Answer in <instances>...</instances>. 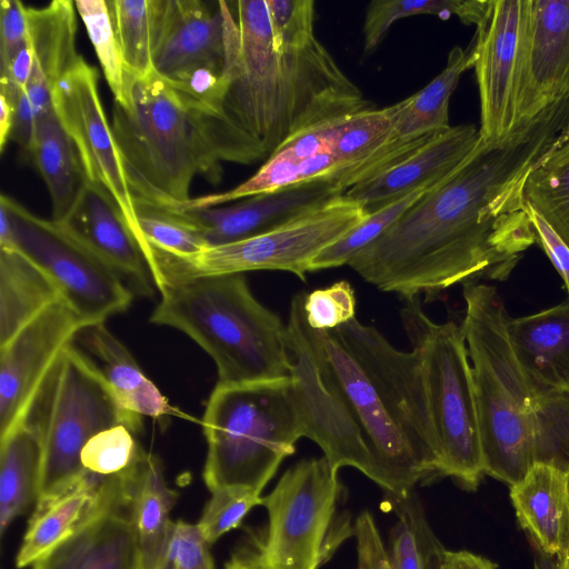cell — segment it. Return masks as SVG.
I'll list each match as a JSON object with an SVG mask.
<instances>
[{"instance_id":"obj_2","label":"cell","mask_w":569,"mask_h":569,"mask_svg":"<svg viewBox=\"0 0 569 569\" xmlns=\"http://www.w3.org/2000/svg\"><path fill=\"white\" fill-rule=\"evenodd\" d=\"M305 292L286 325L290 376L301 391L307 438L337 470L350 466L387 493L403 496L440 475V453L419 355L392 347L355 317L311 328Z\"/></svg>"},{"instance_id":"obj_15","label":"cell","mask_w":569,"mask_h":569,"mask_svg":"<svg viewBox=\"0 0 569 569\" xmlns=\"http://www.w3.org/2000/svg\"><path fill=\"white\" fill-rule=\"evenodd\" d=\"M136 468L103 478L83 470L80 475L37 499L16 566L37 563L103 515L129 508Z\"/></svg>"},{"instance_id":"obj_11","label":"cell","mask_w":569,"mask_h":569,"mask_svg":"<svg viewBox=\"0 0 569 569\" xmlns=\"http://www.w3.org/2000/svg\"><path fill=\"white\" fill-rule=\"evenodd\" d=\"M340 492L338 470L325 457L303 459L288 469L263 497L269 515L264 545L253 555L257 569H317L347 536L333 528Z\"/></svg>"},{"instance_id":"obj_13","label":"cell","mask_w":569,"mask_h":569,"mask_svg":"<svg viewBox=\"0 0 569 569\" xmlns=\"http://www.w3.org/2000/svg\"><path fill=\"white\" fill-rule=\"evenodd\" d=\"M530 0H489L476 26L475 74L480 100V140L498 143L515 131L525 66Z\"/></svg>"},{"instance_id":"obj_53","label":"cell","mask_w":569,"mask_h":569,"mask_svg":"<svg viewBox=\"0 0 569 569\" xmlns=\"http://www.w3.org/2000/svg\"><path fill=\"white\" fill-rule=\"evenodd\" d=\"M533 548V569H560L559 560L556 556L548 555L531 543Z\"/></svg>"},{"instance_id":"obj_28","label":"cell","mask_w":569,"mask_h":569,"mask_svg":"<svg viewBox=\"0 0 569 569\" xmlns=\"http://www.w3.org/2000/svg\"><path fill=\"white\" fill-rule=\"evenodd\" d=\"M60 299L42 269L14 248L0 247V348Z\"/></svg>"},{"instance_id":"obj_49","label":"cell","mask_w":569,"mask_h":569,"mask_svg":"<svg viewBox=\"0 0 569 569\" xmlns=\"http://www.w3.org/2000/svg\"><path fill=\"white\" fill-rule=\"evenodd\" d=\"M526 209L536 232V242L561 276L569 293V248L532 207L526 203Z\"/></svg>"},{"instance_id":"obj_3","label":"cell","mask_w":569,"mask_h":569,"mask_svg":"<svg viewBox=\"0 0 569 569\" xmlns=\"http://www.w3.org/2000/svg\"><path fill=\"white\" fill-rule=\"evenodd\" d=\"M223 18L222 112L267 160L298 132L372 109L312 37L276 43L267 0L219 1Z\"/></svg>"},{"instance_id":"obj_14","label":"cell","mask_w":569,"mask_h":569,"mask_svg":"<svg viewBox=\"0 0 569 569\" xmlns=\"http://www.w3.org/2000/svg\"><path fill=\"white\" fill-rule=\"evenodd\" d=\"M98 71L82 57L52 91L53 109L71 138L89 182L106 189L141 247L133 196L98 90Z\"/></svg>"},{"instance_id":"obj_36","label":"cell","mask_w":569,"mask_h":569,"mask_svg":"<svg viewBox=\"0 0 569 569\" xmlns=\"http://www.w3.org/2000/svg\"><path fill=\"white\" fill-rule=\"evenodd\" d=\"M133 201L141 249L149 269L157 258H188L209 248L201 234L171 209Z\"/></svg>"},{"instance_id":"obj_20","label":"cell","mask_w":569,"mask_h":569,"mask_svg":"<svg viewBox=\"0 0 569 569\" xmlns=\"http://www.w3.org/2000/svg\"><path fill=\"white\" fill-rule=\"evenodd\" d=\"M480 142L475 124L451 126L408 158L345 192L372 213L409 193L433 188L456 170Z\"/></svg>"},{"instance_id":"obj_38","label":"cell","mask_w":569,"mask_h":569,"mask_svg":"<svg viewBox=\"0 0 569 569\" xmlns=\"http://www.w3.org/2000/svg\"><path fill=\"white\" fill-rule=\"evenodd\" d=\"M74 6L113 94V102L127 108L130 103L132 76L127 71L107 1L78 0Z\"/></svg>"},{"instance_id":"obj_51","label":"cell","mask_w":569,"mask_h":569,"mask_svg":"<svg viewBox=\"0 0 569 569\" xmlns=\"http://www.w3.org/2000/svg\"><path fill=\"white\" fill-rule=\"evenodd\" d=\"M445 569H498V566L491 560L467 550H447Z\"/></svg>"},{"instance_id":"obj_17","label":"cell","mask_w":569,"mask_h":569,"mask_svg":"<svg viewBox=\"0 0 569 569\" xmlns=\"http://www.w3.org/2000/svg\"><path fill=\"white\" fill-rule=\"evenodd\" d=\"M343 193L335 180L318 179L226 207L167 208L193 227L209 247H216L270 231Z\"/></svg>"},{"instance_id":"obj_43","label":"cell","mask_w":569,"mask_h":569,"mask_svg":"<svg viewBox=\"0 0 569 569\" xmlns=\"http://www.w3.org/2000/svg\"><path fill=\"white\" fill-rule=\"evenodd\" d=\"M276 43H302L315 37L312 0H267Z\"/></svg>"},{"instance_id":"obj_34","label":"cell","mask_w":569,"mask_h":569,"mask_svg":"<svg viewBox=\"0 0 569 569\" xmlns=\"http://www.w3.org/2000/svg\"><path fill=\"white\" fill-rule=\"evenodd\" d=\"M523 198L569 248V140L530 171Z\"/></svg>"},{"instance_id":"obj_48","label":"cell","mask_w":569,"mask_h":569,"mask_svg":"<svg viewBox=\"0 0 569 569\" xmlns=\"http://www.w3.org/2000/svg\"><path fill=\"white\" fill-rule=\"evenodd\" d=\"M353 535L357 539V569H391L388 551L371 513L363 511L359 515Z\"/></svg>"},{"instance_id":"obj_29","label":"cell","mask_w":569,"mask_h":569,"mask_svg":"<svg viewBox=\"0 0 569 569\" xmlns=\"http://www.w3.org/2000/svg\"><path fill=\"white\" fill-rule=\"evenodd\" d=\"M44 180L52 204V220L63 219L72 208L87 178L73 141L54 109L37 118L28 154Z\"/></svg>"},{"instance_id":"obj_32","label":"cell","mask_w":569,"mask_h":569,"mask_svg":"<svg viewBox=\"0 0 569 569\" xmlns=\"http://www.w3.org/2000/svg\"><path fill=\"white\" fill-rule=\"evenodd\" d=\"M341 170L340 163L331 152L320 153L303 160L273 153L252 177L236 188L221 193L190 198L183 203L169 208L193 209L218 207L219 204L237 199L273 192L286 187L312 180L330 179L339 174Z\"/></svg>"},{"instance_id":"obj_27","label":"cell","mask_w":569,"mask_h":569,"mask_svg":"<svg viewBox=\"0 0 569 569\" xmlns=\"http://www.w3.org/2000/svg\"><path fill=\"white\" fill-rule=\"evenodd\" d=\"M475 42L453 47L443 70L423 89L387 107L392 140H416L449 129V101L462 73L473 68Z\"/></svg>"},{"instance_id":"obj_47","label":"cell","mask_w":569,"mask_h":569,"mask_svg":"<svg viewBox=\"0 0 569 569\" xmlns=\"http://www.w3.org/2000/svg\"><path fill=\"white\" fill-rule=\"evenodd\" d=\"M0 94L13 109L9 140L16 142L28 157L34 137L37 116L26 88H19L6 79H0Z\"/></svg>"},{"instance_id":"obj_33","label":"cell","mask_w":569,"mask_h":569,"mask_svg":"<svg viewBox=\"0 0 569 569\" xmlns=\"http://www.w3.org/2000/svg\"><path fill=\"white\" fill-rule=\"evenodd\" d=\"M388 495L397 515L388 551L391 569H445L446 549L431 530L418 497Z\"/></svg>"},{"instance_id":"obj_19","label":"cell","mask_w":569,"mask_h":569,"mask_svg":"<svg viewBox=\"0 0 569 569\" xmlns=\"http://www.w3.org/2000/svg\"><path fill=\"white\" fill-rule=\"evenodd\" d=\"M569 97V0H530L515 130Z\"/></svg>"},{"instance_id":"obj_54","label":"cell","mask_w":569,"mask_h":569,"mask_svg":"<svg viewBox=\"0 0 569 569\" xmlns=\"http://www.w3.org/2000/svg\"><path fill=\"white\" fill-rule=\"evenodd\" d=\"M226 569H257L256 562H254V557L253 556H244V555H236L226 565Z\"/></svg>"},{"instance_id":"obj_12","label":"cell","mask_w":569,"mask_h":569,"mask_svg":"<svg viewBox=\"0 0 569 569\" xmlns=\"http://www.w3.org/2000/svg\"><path fill=\"white\" fill-rule=\"evenodd\" d=\"M0 207L10 221V234L0 247L14 248L42 269L84 327L130 307L133 296L122 276L56 221L33 214L6 194Z\"/></svg>"},{"instance_id":"obj_5","label":"cell","mask_w":569,"mask_h":569,"mask_svg":"<svg viewBox=\"0 0 569 569\" xmlns=\"http://www.w3.org/2000/svg\"><path fill=\"white\" fill-rule=\"evenodd\" d=\"M130 103L113 102L111 129L133 199L171 207L190 199L196 176L220 182L222 162L264 160L222 111L198 102L156 73L132 77Z\"/></svg>"},{"instance_id":"obj_9","label":"cell","mask_w":569,"mask_h":569,"mask_svg":"<svg viewBox=\"0 0 569 569\" xmlns=\"http://www.w3.org/2000/svg\"><path fill=\"white\" fill-rule=\"evenodd\" d=\"M412 349L420 358L440 453V475L476 490L485 476L472 368L461 325L437 323L419 298L400 311Z\"/></svg>"},{"instance_id":"obj_18","label":"cell","mask_w":569,"mask_h":569,"mask_svg":"<svg viewBox=\"0 0 569 569\" xmlns=\"http://www.w3.org/2000/svg\"><path fill=\"white\" fill-rule=\"evenodd\" d=\"M154 73L174 81L199 67L223 71V18L201 0H151Z\"/></svg>"},{"instance_id":"obj_23","label":"cell","mask_w":569,"mask_h":569,"mask_svg":"<svg viewBox=\"0 0 569 569\" xmlns=\"http://www.w3.org/2000/svg\"><path fill=\"white\" fill-rule=\"evenodd\" d=\"M507 331L519 365L536 386L569 392V297L540 312L509 317Z\"/></svg>"},{"instance_id":"obj_46","label":"cell","mask_w":569,"mask_h":569,"mask_svg":"<svg viewBox=\"0 0 569 569\" xmlns=\"http://www.w3.org/2000/svg\"><path fill=\"white\" fill-rule=\"evenodd\" d=\"M28 41L26 6L19 0L0 3V71L9 67L17 51Z\"/></svg>"},{"instance_id":"obj_7","label":"cell","mask_w":569,"mask_h":569,"mask_svg":"<svg viewBox=\"0 0 569 569\" xmlns=\"http://www.w3.org/2000/svg\"><path fill=\"white\" fill-rule=\"evenodd\" d=\"M208 450L203 480L210 491L226 486L259 492L282 460L307 437L308 415L292 376L239 385H219L203 413Z\"/></svg>"},{"instance_id":"obj_22","label":"cell","mask_w":569,"mask_h":569,"mask_svg":"<svg viewBox=\"0 0 569 569\" xmlns=\"http://www.w3.org/2000/svg\"><path fill=\"white\" fill-rule=\"evenodd\" d=\"M509 495L517 520L531 543L560 560L569 547V473L535 463L510 486Z\"/></svg>"},{"instance_id":"obj_50","label":"cell","mask_w":569,"mask_h":569,"mask_svg":"<svg viewBox=\"0 0 569 569\" xmlns=\"http://www.w3.org/2000/svg\"><path fill=\"white\" fill-rule=\"evenodd\" d=\"M33 69V52L29 41L12 58L0 79H6L19 88H26Z\"/></svg>"},{"instance_id":"obj_35","label":"cell","mask_w":569,"mask_h":569,"mask_svg":"<svg viewBox=\"0 0 569 569\" xmlns=\"http://www.w3.org/2000/svg\"><path fill=\"white\" fill-rule=\"evenodd\" d=\"M489 0H375L368 4L363 22V54H371L399 19L417 14H456L463 24L477 26Z\"/></svg>"},{"instance_id":"obj_25","label":"cell","mask_w":569,"mask_h":569,"mask_svg":"<svg viewBox=\"0 0 569 569\" xmlns=\"http://www.w3.org/2000/svg\"><path fill=\"white\" fill-rule=\"evenodd\" d=\"M32 569H139V549L130 507L98 518Z\"/></svg>"},{"instance_id":"obj_42","label":"cell","mask_w":569,"mask_h":569,"mask_svg":"<svg viewBox=\"0 0 569 569\" xmlns=\"http://www.w3.org/2000/svg\"><path fill=\"white\" fill-rule=\"evenodd\" d=\"M303 311L308 325L316 330H333L355 318L356 296L348 281L306 293Z\"/></svg>"},{"instance_id":"obj_41","label":"cell","mask_w":569,"mask_h":569,"mask_svg":"<svg viewBox=\"0 0 569 569\" xmlns=\"http://www.w3.org/2000/svg\"><path fill=\"white\" fill-rule=\"evenodd\" d=\"M197 527L208 545L238 528L248 512L263 503L258 490L244 486H226L211 491Z\"/></svg>"},{"instance_id":"obj_55","label":"cell","mask_w":569,"mask_h":569,"mask_svg":"<svg viewBox=\"0 0 569 569\" xmlns=\"http://www.w3.org/2000/svg\"><path fill=\"white\" fill-rule=\"evenodd\" d=\"M157 569H176L174 558L170 547L168 548L162 561L160 562Z\"/></svg>"},{"instance_id":"obj_45","label":"cell","mask_w":569,"mask_h":569,"mask_svg":"<svg viewBox=\"0 0 569 569\" xmlns=\"http://www.w3.org/2000/svg\"><path fill=\"white\" fill-rule=\"evenodd\" d=\"M169 547L176 569H214L209 545L197 525L174 522Z\"/></svg>"},{"instance_id":"obj_31","label":"cell","mask_w":569,"mask_h":569,"mask_svg":"<svg viewBox=\"0 0 569 569\" xmlns=\"http://www.w3.org/2000/svg\"><path fill=\"white\" fill-rule=\"evenodd\" d=\"M42 442L37 430L21 421L0 438V533L38 499Z\"/></svg>"},{"instance_id":"obj_4","label":"cell","mask_w":569,"mask_h":569,"mask_svg":"<svg viewBox=\"0 0 569 569\" xmlns=\"http://www.w3.org/2000/svg\"><path fill=\"white\" fill-rule=\"evenodd\" d=\"M463 298L485 475L510 487L535 463L569 473V392L543 390L523 371L495 287L465 283Z\"/></svg>"},{"instance_id":"obj_40","label":"cell","mask_w":569,"mask_h":569,"mask_svg":"<svg viewBox=\"0 0 569 569\" xmlns=\"http://www.w3.org/2000/svg\"><path fill=\"white\" fill-rule=\"evenodd\" d=\"M144 451L129 427L117 425L96 433L87 441L80 453V462L83 470L111 478L129 471Z\"/></svg>"},{"instance_id":"obj_1","label":"cell","mask_w":569,"mask_h":569,"mask_svg":"<svg viewBox=\"0 0 569 569\" xmlns=\"http://www.w3.org/2000/svg\"><path fill=\"white\" fill-rule=\"evenodd\" d=\"M569 97L502 142L480 140L470 156L428 190L349 262L378 289L427 300L458 283L506 280L536 232L523 184L530 171L569 140Z\"/></svg>"},{"instance_id":"obj_44","label":"cell","mask_w":569,"mask_h":569,"mask_svg":"<svg viewBox=\"0 0 569 569\" xmlns=\"http://www.w3.org/2000/svg\"><path fill=\"white\" fill-rule=\"evenodd\" d=\"M351 116L309 127L288 139L273 153L303 160L320 153L331 152L336 140Z\"/></svg>"},{"instance_id":"obj_56","label":"cell","mask_w":569,"mask_h":569,"mask_svg":"<svg viewBox=\"0 0 569 569\" xmlns=\"http://www.w3.org/2000/svg\"><path fill=\"white\" fill-rule=\"evenodd\" d=\"M560 569H569V547L566 555L559 560Z\"/></svg>"},{"instance_id":"obj_10","label":"cell","mask_w":569,"mask_h":569,"mask_svg":"<svg viewBox=\"0 0 569 569\" xmlns=\"http://www.w3.org/2000/svg\"><path fill=\"white\" fill-rule=\"evenodd\" d=\"M367 214L343 193L264 233L209 247L188 258H158L151 268L152 279L158 289L174 279L278 270L305 281L312 260Z\"/></svg>"},{"instance_id":"obj_30","label":"cell","mask_w":569,"mask_h":569,"mask_svg":"<svg viewBox=\"0 0 569 569\" xmlns=\"http://www.w3.org/2000/svg\"><path fill=\"white\" fill-rule=\"evenodd\" d=\"M76 10L70 0H54L43 8L26 7L28 41L33 52L29 81L53 91L80 59L76 49Z\"/></svg>"},{"instance_id":"obj_26","label":"cell","mask_w":569,"mask_h":569,"mask_svg":"<svg viewBox=\"0 0 569 569\" xmlns=\"http://www.w3.org/2000/svg\"><path fill=\"white\" fill-rule=\"evenodd\" d=\"M177 498L178 493L166 483L160 459L146 451L138 466L130 505L140 569H157L162 561L173 531L169 513Z\"/></svg>"},{"instance_id":"obj_21","label":"cell","mask_w":569,"mask_h":569,"mask_svg":"<svg viewBox=\"0 0 569 569\" xmlns=\"http://www.w3.org/2000/svg\"><path fill=\"white\" fill-rule=\"evenodd\" d=\"M56 222L142 295H152L154 283L143 251L106 189L87 180L67 216Z\"/></svg>"},{"instance_id":"obj_57","label":"cell","mask_w":569,"mask_h":569,"mask_svg":"<svg viewBox=\"0 0 569 569\" xmlns=\"http://www.w3.org/2000/svg\"><path fill=\"white\" fill-rule=\"evenodd\" d=\"M568 131H569V124H568Z\"/></svg>"},{"instance_id":"obj_24","label":"cell","mask_w":569,"mask_h":569,"mask_svg":"<svg viewBox=\"0 0 569 569\" xmlns=\"http://www.w3.org/2000/svg\"><path fill=\"white\" fill-rule=\"evenodd\" d=\"M77 339L97 360L96 365L124 410L159 420L172 413L168 399L104 322L83 327Z\"/></svg>"},{"instance_id":"obj_37","label":"cell","mask_w":569,"mask_h":569,"mask_svg":"<svg viewBox=\"0 0 569 569\" xmlns=\"http://www.w3.org/2000/svg\"><path fill=\"white\" fill-rule=\"evenodd\" d=\"M107 4L127 71L138 79L151 76V0H109Z\"/></svg>"},{"instance_id":"obj_8","label":"cell","mask_w":569,"mask_h":569,"mask_svg":"<svg viewBox=\"0 0 569 569\" xmlns=\"http://www.w3.org/2000/svg\"><path fill=\"white\" fill-rule=\"evenodd\" d=\"M142 419L119 405L90 357L73 343L67 346L21 420L37 430L42 442L38 498L83 471L80 453L92 436L117 425L137 433Z\"/></svg>"},{"instance_id":"obj_16","label":"cell","mask_w":569,"mask_h":569,"mask_svg":"<svg viewBox=\"0 0 569 569\" xmlns=\"http://www.w3.org/2000/svg\"><path fill=\"white\" fill-rule=\"evenodd\" d=\"M83 327L60 299L0 348V438L21 422L58 356Z\"/></svg>"},{"instance_id":"obj_58","label":"cell","mask_w":569,"mask_h":569,"mask_svg":"<svg viewBox=\"0 0 569 569\" xmlns=\"http://www.w3.org/2000/svg\"><path fill=\"white\" fill-rule=\"evenodd\" d=\"M140 569V568H139Z\"/></svg>"},{"instance_id":"obj_6","label":"cell","mask_w":569,"mask_h":569,"mask_svg":"<svg viewBox=\"0 0 569 569\" xmlns=\"http://www.w3.org/2000/svg\"><path fill=\"white\" fill-rule=\"evenodd\" d=\"M150 316L174 328L213 360L219 385L290 376L286 326L252 295L244 273L169 280Z\"/></svg>"},{"instance_id":"obj_52","label":"cell","mask_w":569,"mask_h":569,"mask_svg":"<svg viewBox=\"0 0 569 569\" xmlns=\"http://www.w3.org/2000/svg\"><path fill=\"white\" fill-rule=\"evenodd\" d=\"M13 109L7 99L0 94V150L2 151L12 127Z\"/></svg>"},{"instance_id":"obj_39","label":"cell","mask_w":569,"mask_h":569,"mask_svg":"<svg viewBox=\"0 0 569 569\" xmlns=\"http://www.w3.org/2000/svg\"><path fill=\"white\" fill-rule=\"evenodd\" d=\"M423 188L372 212L336 242L323 249L311 262L310 272L348 264L362 249L377 240L428 190Z\"/></svg>"}]
</instances>
